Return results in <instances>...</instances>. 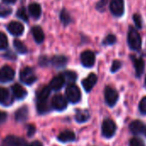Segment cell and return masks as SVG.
I'll list each match as a JSON object with an SVG mask.
<instances>
[{"label":"cell","instance_id":"obj_1","mask_svg":"<svg viewBox=\"0 0 146 146\" xmlns=\"http://www.w3.org/2000/svg\"><path fill=\"white\" fill-rule=\"evenodd\" d=\"M127 41H128V45L131 49L135 50V51L140 50L141 45H142V40H141V37L139 35L138 32L134 28L129 29Z\"/></svg>","mask_w":146,"mask_h":146},{"label":"cell","instance_id":"obj_2","mask_svg":"<svg viewBox=\"0 0 146 146\" xmlns=\"http://www.w3.org/2000/svg\"><path fill=\"white\" fill-rule=\"evenodd\" d=\"M67 100L71 103H77L81 99V91L79 88L74 84L68 85L65 90Z\"/></svg>","mask_w":146,"mask_h":146},{"label":"cell","instance_id":"obj_3","mask_svg":"<svg viewBox=\"0 0 146 146\" xmlns=\"http://www.w3.org/2000/svg\"><path fill=\"white\" fill-rule=\"evenodd\" d=\"M20 79L23 83L30 85L37 80V77L32 68L25 67L20 72Z\"/></svg>","mask_w":146,"mask_h":146},{"label":"cell","instance_id":"obj_4","mask_svg":"<svg viewBox=\"0 0 146 146\" xmlns=\"http://www.w3.org/2000/svg\"><path fill=\"white\" fill-rule=\"evenodd\" d=\"M116 131V125L115 123L110 119H106L103 123H102V135L105 137H111L114 135Z\"/></svg>","mask_w":146,"mask_h":146},{"label":"cell","instance_id":"obj_5","mask_svg":"<svg viewBox=\"0 0 146 146\" xmlns=\"http://www.w3.org/2000/svg\"><path fill=\"white\" fill-rule=\"evenodd\" d=\"M15 77V70L9 65H5L0 69V82L8 83L13 80Z\"/></svg>","mask_w":146,"mask_h":146},{"label":"cell","instance_id":"obj_6","mask_svg":"<svg viewBox=\"0 0 146 146\" xmlns=\"http://www.w3.org/2000/svg\"><path fill=\"white\" fill-rule=\"evenodd\" d=\"M118 99H119V94L114 89L111 87H107L105 89V101L108 106L110 107L114 106Z\"/></svg>","mask_w":146,"mask_h":146},{"label":"cell","instance_id":"obj_7","mask_svg":"<svg viewBox=\"0 0 146 146\" xmlns=\"http://www.w3.org/2000/svg\"><path fill=\"white\" fill-rule=\"evenodd\" d=\"M110 11L115 17H120L124 13V1L123 0H111Z\"/></svg>","mask_w":146,"mask_h":146},{"label":"cell","instance_id":"obj_8","mask_svg":"<svg viewBox=\"0 0 146 146\" xmlns=\"http://www.w3.org/2000/svg\"><path fill=\"white\" fill-rule=\"evenodd\" d=\"M52 107L58 111H63L67 107V100L62 95H56L52 99Z\"/></svg>","mask_w":146,"mask_h":146},{"label":"cell","instance_id":"obj_9","mask_svg":"<svg viewBox=\"0 0 146 146\" xmlns=\"http://www.w3.org/2000/svg\"><path fill=\"white\" fill-rule=\"evenodd\" d=\"M96 61L95 53L91 51H85L81 54V62L85 67H92Z\"/></svg>","mask_w":146,"mask_h":146},{"label":"cell","instance_id":"obj_10","mask_svg":"<svg viewBox=\"0 0 146 146\" xmlns=\"http://www.w3.org/2000/svg\"><path fill=\"white\" fill-rule=\"evenodd\" d=\"M96 82H97L96 75L95 74V73H91V74H90L85 79L83 80L82 85H83V87H84V89L85 90L86 92H90L94 88Z\"/></svg>","mask_w":146,"mask_h":146},{"label":"cell","instance_id":"obj_11","mask_svg":"<svg viewBox=\"0 0 146 146\" xmlns=\"http://www.w3.org/2000/svg\"><path fill=\"white\" fill-rule=\"evenodd\" d=\"M5 143L6 146H29L23 138L16 136H8L5 139Z\"/></svg>","mask_w":146,"mask_h":146},{"label":"cell","instance_id":"obj_12","mask_svg":"<svg viewBox=\"0 0 146 146\" xmlns=\"http://www.w3.org/2000/svg\"><path fill=\"white\" fill-rule=\"evenodd\" d=\"M9 32L15 35V36H19L21 35H23V31H24V27L21 23L18 22H11L9 23L8 27H7Z\"/></svg>","mask_w":146,"mask_h":146},{"label":"cell","instance_id":"obj_13","mask_svg":"<svg viewBox=\"0 0 146 146\" xmlns=\"http://www.w3.org/2000/svg\"><path fill=\"white\" fill-rule=\"evenodd\" d=\"M65 83V80H64V78L63 77V75H58L57 77H55L54 78L52 79V81L50 82V89L52 90H59L60 89H62V87L64 86Z\"/></svg>","mask_w":146,"mask_h":146},{"label":"cell","instance_id":"obj_14","mask_svg":"<svg viewBox=\"0 0 146 146\" xmlns=\"http://www.w3.org/2000/svg\"><path fill=\"white\" fill-rule=\"evenodd\" d=\"M12 92H13V95L14 96L17 98V99H19V100H22L23 98L26 97V96L28 95L27 93V90L20 84H14L12 86Z\"/></svg>","mask_w":146,"mask_h":146},{"label":"cell","instance_id":"obj_15","mask_svg":"<svg viewBox=\"0 0 146 146\" xmlns=\"http://www.w3.org/2000/svg\"><path fill=\"white\" fill-rule=\"evenodd\" d=\"M132 60H133L135 70H136V76H137V78H139L143 72L144 62H143V60L142 58H135V57H132Z\"/></svg>","mask_w":146,"mask_h":146},{"label":"cell","instance_id":"obj_16","mask_svg":"<svg viewBox=\"0 0 146 146\" xmlns=\"http://www.w3.org/2000/svg\"><path fill=\"white\" fill-rule=\"evenodd\" d=\"M75 138H76L75 133L73 132V131H62L58 136V139L60 142H63V143L74 141Z\"/></svg>","mask_w":146,"mask_h":146},{"label":"cell","instance_id":"obj_17","mask_svg":"<svg viewBox=\"0 0 146 146\" xmlns=\"http://www.w3.org/2000/svg\"><path fill=\"white\" fill-rule=\"evenodd\" d=\"M32 35L34 36V39L37 42V43H42L44 39H45V35H44V32L43 30L41 29L40 27L39 26H35L33 27L32 29Z\"/></svg>","mask_w":146,"mask_h":146},{"label":"cell","instance_id":"obj_18","mask_svg":"<svg viewBox=\"0 0 146 146\" xmlns=\"http://www.w3.org/2000/svg\"><path fill=\"white\" fill-rule=\"evenodd\" d=\"M29 115V109L27 107H22L21 108H19L15 114V118L16 120L18 122H23L27 119Z\"/></svg>","mask_w":146,"mask_h":146},{"label":"cell","instance_id":"obj_19","mask_svg":"<svg viewBox=\"0 0 146 146\" xmlns=\"http://www.w3.org/2000/svg\"><path fill=\"white\" fill-rule=\"evenodd\" d=\"M130 130L133 134H141L144 130V125L140 120H134L130 124Z\"/></svg>","mask_w":146,"mask_h":146},{"label":"cell","instance_id":"obj_20","mask_svg":"<svg viewBox=\"0 0 146 146\" xmlns=\"http://www.w3.org/2000/svg\"><path fill=\"white\" fill-rule=\"evenodd\" d=\"M11 102H12V100L11 99L9 90L5 88H0V103L3 105H8Z\"/></svg>","mask_w":146,"mask_h":146},{"label":"cell","instance_id":"obj_21","mask_svg":"<svg viewBox=\"0 0 146 146\" xmlns=\"http://www.w3.org/2000/svg\"><path fill=\"white\" fill-rule=\"evenodd\" d=\"M29 12L30 16H32L35 19H37L41 15V7L39 4L33 3V4L29 5Z\"/></svg>","mask_w":146,"mask_h":146},{"label":"cell","instance_id":"obj_22","mask_svg":"<svg viewBox=\"0 0 146 146\" xmlns=\"http://www.w3.org/2000/svg\"><path fill=\"white\" fill-rule=\"evenodd\" d=\"M52 64L57 67V68H61L63 66H64L67 63V58L64 56L62 55H58V56H54L52 59Z\"/></svg>","mask_w":146,"mask_h":146},{"label":"cell","instance_id":"obj_23","mask_svg":"<svg viewBox=\"0 0 146 146\" xmlns=\"http://www.w3.org/2000/svg\"><path fill=\"white\" fill-rule=\"evenodd\" d=\"M90 119V113L87 110H78L76 113V120L79 123L86 122Z\"/></svg>","mask_w":146,"mask_h":146},{"label":"cell","instance_id":"obj_24","mask_svg":"<svg viewBox=\"0 0 146 146\" xmlns=\"http://www.w3.org/2000/svg\"><path fill=\"white\" fill-rule=\"evenodd\" d=\"M51 89L50 87H44L42 88L37 94V99L38 101H46L49 95H50Z\"/></svg>","mask_w":146,"mask_h":146},{"label":"cell","instance_id":"obj_25","mask_svg":"<svg viewBox=\"0 0 146 146\" xmlns=\"http://www.w3.org/2000/svg\"><path fill=\"white\" fill-rule=\"evenodd\" d=\"M37 110H38V113H40V114H43V113H46L49 112L50 108H49V105H48L47 102L46 101H38V102H37Z\"/></svg>","mask_w":146,"mask_h":146},{"label":"cell","instance_id":"obj_26","mask_svg":"<svg viewBox=\"0 0 146 146\" xmlns=\"http://www.w3.org/2000/svg\"><path fill=\"white\" fill-rule=\"evenodd\" d=\"M63 77L64 78L65 82L69 83L70 84H72L77 79V75L75 72L73 71H65L64 74H62Z\"/></svg>","mask_w":146,"mask_h":146},{"label":"cell","instance_id":"obj_27","mask_svg":"<svg viewBox=\"0 0 146 146\" xmlns=\"http://www.w3.org/2000/svg\"><path fill=\"white\" fill-rule=\"evenodd\" d=\"M14 47L15 49L19 52V53H22V54H24L28 52V49L26 47V46L19 40H14Z\"/></svg>","mask_w":146,"mask_h":146},{"label":"cell","instance_id":"obj_28","mask_svg":"<svg viewBox=\"0 0 146 146\" xmlns=\"http://www.w3.org/2000/svg\"><path fill=\"white\" fill-rule=\"evenodd\" d=\"M60 19H61V22L64 23V26L68 25L70 22V17L69 15V13L66 11V10H62L61 13H60Z\"/></svg>","mask_w":146,"mask_h":146},{"label":"cell","instance_id":"obj_29","mask_svg":"<svg viewBox=\"0 0 146 146\" xmlns=\"http://www.w3.org/2000/svg\"><path fill=\"white\" fill-rule=\"evenodd\" d=\"M8 46V39L5 34L0 32V50H4Z\"/></svg>","mask_w":146,"mask_h":146},{"label":"cell","instance_id":"obj_30","mask_svg":"<svg viewBox=\"0 0 146 146\" xmlns=\"http://www.w3.org/2000/svg\"><path fill=\"white\" fill-rule=\"evenodd\" d=\"M17 16L21 18L22 20L23 21H28V15H27V12H26V10L24 7H22L20 8L18 11H17Z\"/></svg>","mask_w":146,"mask_h":146},{"label":"cell","instance_id":"obj_31","mask_svg":"<svg viewBox=\"0 0 146 146\" xmlns=\"http://www.w3.org/2000/svg\"><path fill=\"white\" fill-rule=\"evenodd\" d=\"M116 42V37L113 35H108L103 40L104 45H113Z\"/></svg>","mask_w":146,"mask_h":146},{"label":"cell","instance_id":"obj_32","mask_svg":"<svg viewBox=\"0 0 146 146\" xmlns=\"http://www.w3.org/2000/svg\"><path fill=\"white\" fill-rule=\"evenodd\" d=\"M130 146H144L143 141L138 137H134L130 141Z\"/></svg>","mask_w":146,"mask_h":146},{"label":"cell","instance_id":"obj_33","mask_svg":"<svg viewBox=\"0 0 146 146\" xmlns=\"http://www.w3.org/2000/svg\"><path fill=\"white\" fill-rule=\"evenodd\" d=\"M107 5H108V0H100V1L96 4V9L98 11H100L101 12H102L105 10Z\"/></svg>","mask_w":146,"mask_h":146},{"label":"cell","instance_id":"obj_34","mask_svg":"<svg viewBox=\"0 0 146 146\" xmlns=\"http://www.w3.org/2000/svg\"><path fill=\"white\" fill-rule=\"evenodd\" d=\"M139 110L143 114H146V96L141 100L139 104Z\"/></svg>","mask_w":146,"mask_h":146},{"label":"cell","instance_id":"obj_35","mask_svg":"<svg viewBox=\"0 0 146 146\" xmlns=\"http://www.w3.org/2000/svg\"><path fill=\"white\" fill-rule=\"evenodd\" d=\"M120 67H121V62L119 60H114L113 64H112V67H111V71L115 72L118 70H119Z\"/></svg>","mask_w":146,"mask_h":146},{"label":"cell","instance_id":"obj_36","mask_svg":"<svg viewBox=\"0 0 146 146\" xmlns=\"http://www.w3.org/2000/svg\"><path fill=\"white\" fill-rule=\"evenodd\" d=\"M133 21L136 24V26L138 28V29H141L142 28V19H141V17L137 14H135L133 16Z\"/></svg>","mask_w":146,"mask_h":146},{"label":"cell","instance_id":"obj_37","mask_svg":"<svg viewBox=\"0 0 146 146\" xmlns=\"http://www.w3.org/2000/svg\"><path fill=\"white\" fill-rule=\"evenodd\" d=\"M35 125H29V127H28V136L31 137V136H33L35 134Z\"/></svg>","mask_w":146,"mask_h":146},{"label":"cell","instance_id":"obj_38","mask_svg":"<svg viewBox=\"0 0 146 146\" xmlns=\"http://www.w3.org/2000/svg\"><path fill=\"white\" fill-rule=\"evenodd\" d=\"M6 118H7V113L5 112L0 111V124L4 123L6 120Z\"/></svg>","mask_w":146,"mask_h":146},{"label":"cell","instance_id":"obj_39","mask_svg":"<svg viewBox=\"0 0 146 146\" xmlns=\"http://www.w3.org/2000/svg\"><path fill=\"white\" fill-rule=\"evenodd\" d=\"M11 9H8V10H5V11H0V17H6L9 14L11 13Z\"/></svg>","mask_w":146,"mask_h":146},{"label":"cell","instance_id":"obj_40","mask_svg":"<svg viewBox=\"0 0 146 146\" xmlns=\"http://www.w3.org/2000/svg\"><path fill=\"white\" fill-rule=\"evenodd\" d=\"M29 146H43V144L40 142H39V141H34Z\"/></svg>","mask_w":146,"mask_h":146},{"label":"cell","instance_id":"obj_41","mask_svg":"<svg viewBox=\"0 0 146 146\" xmlns=\"http://www.w3.org/2000/svg\"><path fill=\"white\" fill-rule=\"evenodd\" d=\"M5 1L7 2V3H15L16 0H5Z\"/></svg>","mask_w":146,"mask_h":146},{"label":"cell","instance_id":"obj_42","mask_svg":"<svg viewBox=\"0 0 146 146\" xmlns=\"http://www.w3.org/2000/svg\"><path fill=\"white\" fill-rule=\"evenodd\" d=\"M145 86H146V78H145Z\"/></svg>","mask_w":146,"mask_h":146},{"label":"cell","instance_id":"obj_43","mask_svg":"<svg viewBox=\"0 0 146 146\" xmlns=\"http://www.w3.org/2000/svg\"><path fill=\"white\" fill-rule=\"evenodd\" d=\"M145 135H146V130H145Z\"/></svg>","mask_w":146,"mask_h":146},{"label":"cell","instance_id":"obj_44","mask_svg":"<svg viewBox=\"0 0 146 146\" xmlns=\"http://www.w3.org/2000/svg\"><path fill=\"white\" fill-rule=\"evenodd\" d=\"M5 146H6V145H5Z\"/></svg>","mask_w":146,"mask_h":146}]
</instances>
